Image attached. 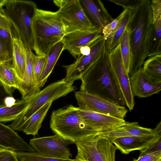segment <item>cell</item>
Wrapping results in <instances>:
<instances>
[{
  "label": "cell",
  "mask_w": 161,
  "mask_h": 161,
  "mask_svg": "<svg viewBox=\"0 0 161 161\" xmlns=\"http://www.w3.org/2000/svg\"><path fill=\"white\" fill-rule=\"evenodd\" d=\"M12 61V60L9 58L3 44L0 41V63Z\"/></svg>",
  "instance_id": "ab89813d"
},
{
  "label": "cell",
  "mask_w": 161,
  "mask_h": 161,
  "mask_svg": "<svg viewBox=\"0 0 161 161\" xmlns=\"http://www.w3.org/2000/svg\"><path fill=\"white\" fill-rule=\"evenodd\" d=\"M50 126L55 134L75 144L97 132L82 118L78 107L71 104L53 111Z\"/></svg>",
  "instance_id": "277c9868"
},
{
  "label": "cell",
  "mask_w": 161,
  "mask_h": 161,
  "mask_svg": "<svg viewBox=\"0 0 161 161\" xmlns=\"http://www.w3.org/2000/svg\"><path fill=\"white\" fill-rule=\"evenodd\" d=\"M56 12L63 24L66 34L99 27L87 17L80 0H68Z\"/></svg>",
  "instance_id": "ba28073f"
},
{
  "label": "cell",
  "mask_w": 161,
  "mask_h": 161,
  "mask_svg": "<svg viewBox=\"0 0 161 161\" xmlns=\"http://www.w3.org/2000/svg\"><path fill=\"white\" fill-rule=\"evenodd\" d=\"M130 78L134 96L147 97L158 93L161 90V80L150 76L144 71L142 67Z\"/></svg>",
  "instance_id": "5bb4252c"
},
{
  "label": "cell",
  "mask_w": 161,
  "mask_h": 161,
  "mask_svg": "<svg viewBox=\"0 0 161 161\" xmlns=\"http://www.w3.org/2000/svg\"><path fill=\"white\" fill-rule=\"evenodd\" d=\"M161 151V136L159 137L145 148L140 150L139 156Z\"/></svg>",
  "instance_id": "836d02e7"
},
{
  "label": "cell",
  "mask_w": 161,
  "mask_h": 161,
  "mask_svg": "<svg viewBox=\"0 0 161 161\" xmlns=\"http://www.w3.org/2000/svg\"><path fill=\"white\" fill-rule=\"evenodd\" d=\"M75 96L80 109L121 119H124L128 112L124 106L96 95L79 91Z\"/></svg>",
  "instance_id": "9c48e42d"
},
{
  "label": "cell",
  "mask_w": 161,
  "mask_h": 161,
  "mask_svg": "<svg viewBox=\"0 0 161 161\" xmlns=\"http://www.w3.org/2000/svg\"><path fill=\"white\" fill-rule=\"evenodd\" d=\"M127 9H124L118 17L115 19H113L110 22L103 27L102 34L105 40L106 41L115 32Z\"/></svg>",
  "instance_id": "4dcf8cb0"
},
{
  "label": "cell",
  "mask_w": 161,
  "mask_h": 161,
  "mask_svg": "<svg viewBox=\"0 0 161 161\" xmlns=\"http://www.w3.org/2000/svg\"><path fill=\"white\" fill-rule=\"evenodd\" d=\"M0 147L18 152H36L35 149L8 125L0 122Z\"/></svg>",
  "instance_id": "e0dca14e"
},
{
  "label": "cell",
  "mask_w": 161,
  "mask_h": 161,
  "mask_svg": "<svg viewBox=\"0 0 161 161\" xmlns=\"http://www.w3.org/2000/svg\"><path fill=\"white\" fill-rule=\"evenodd\" d=\"M142 67L144 71L151 77L161 80V54L149 57Z\"/></svg>",
  "instance_id": "4316f807"
},
{
  "label": "cell",
  "mask_w": 161,
  "mask_h": 161,
  "mask_svg": "<svg viewBox=\"0 0 161 161\" xmlns=\"http://www.w3.org/2000/svg\"><path fill=\"white\" fill-rule=\"evenodd\" d=\"M26 64L23 78L18 90L21 99L40 91L36 83L34 74L33 59L35 54L30 49L25 48Z\"/></svg>",
  "instance_id": "ac0fdd59"
},
{
  "label": "cell",
  "mask_w": 161,
  "mask_h": 161,
  "mask_svg": "<svg viewBox=\"0 0 161 161\" xmlns=\"http://www.w3.org/2000/svg\"><path fill=\"white\" fill-rule=\"evenodd\" d=\"M161 136L157 132L147 135L118 138L111 141L117 149L124 154H128L134 151L143 149Z\"/></svg>",
  "instance_id": "2e32d148"
},
{
  "label": "cell",
  "mask_w": 161,
  "mask_h": 161,
  "mask_svg": "<svg viewBox=\"0 0 161 161\" xmlns=\"http://www.w3.org/2000/svg\"><path fill=\"white\" fill-rule=\"evenodd\" d=\"M16 100L13 96H8L4 100V103L6 106H11L16 103Z\"/></svg>",
  "instance_id": "60d3db41"
},
{
  "label": "cell",
  "mask_w": 161,
  "mask_h": 161,
  "mask_svg": "<svg viewBox=\"0 0 161 161\" xmlns=\"http://www.w3.org/2000/svg\"><path fill=\"white\" fill-rule=\"evenodd\" d=\"M75 144L77 150L75 158L80 161H115L117 149L102 132H94Z\"/></svg>",
  "instance_id": "52a82bcc"
},
{
  "label": "cell",
  "mask_w": 161,
  "mask_h": 161,
  "mask_svg": "<svg viewBox=\"0 0 161 161\" xmlns=\"http://www.w3.org/2000/svg\"><path fill=\"white\" fill-rule=\"evenodd\" d=\"M46 58V56H39L35 55L34 56L33 59L34 74L35 80L38 87L39 79Z\"/></svg>",
  "instance_id": "d6a6232c"
},
{
  "label": "cell",
  "mask_w": 161,
  "mask_h": 161,
  "mask_svg": "<svg viewBox=\"0 0 161 161\" xmlns=\"http://www.w3.org/2000/svg\"><path fill=\"white\" fill-rule=\"evenodd\" d=\"M153 23L161 18V0L151 1Z\"/></svg>",
  "instance_id": "8d00e7d4"
},
{
  "label": "cell",
  "mask_w": 161,
  "mask_h": 161,
  "mask_svg": "<svg viewBox=\"0 0 161 161\" xmlns=\"http://www.w3.org/2000/svg\"><path fill=\"white\" fill-rule=\"evenodd\" d=\"M132 11L127 9L115 32L106 40L107 49L108 52L119 44L121 37L130 20Z\"/></svg>",
  "instance_id": "484cf974"
},
{
  "label": "cell",
  "mask_w": 161,
  "mask_h": 161,
  "mask_svg": "<svg viewBox=\"0 0 161 161\" xmlns=\"http://www.w3.org/2000/svg\"><path fill=\"white\" fill-rule=\"evenodd\" d=\"M52 103L53 102L47 103L32 115L24 124L21 131L26 135H37Z\"/></svg>",
  "instance_id": "603a6c76"
},
{
  "label": "cell",
  "mask_w": 161,
  "mask_h": 161,
  "mask_svg": "<svg viewBox=\"0 0 161 161\" xmlns=\"http://www.w3.org/2000/svg\"><path fill=\"white\" fill-rule=\"evenodd\" d=\"M12 92L6 88L0 82V108L5 106V99L8 96H13Z\"/></svg>",
  "instance_id": "f35d334b"
},
{
  "label": "cell",
  "mask_w": 161,
  "mask_h": 161,
  "mask_svg": "<svg viewBox=\"0 0 161 161\" xmlns=\"http://www.w3.org/2000/svg\"><path fill=\"white\" fill-rule=\"evenodd\" d=\"M80 2L83 9L97 26L103 27L113 19L100 0H96V2L92 0H82Z\"/></svg>",
  "instance_id": "ffe728a7"
},
{
  "label": "cell",
  "mask_w": 161,
  "mask_h": 161,
  "mask_svg": "<svg viewBox=\"0 0 161 161\" xmlns=\"http://www.w3.org/2000/svg\"><path fill=\"white\" fill-rule=\"evenodd\" d=\"M78 108L82 118L98 132H104L113 130L124 125L126 122L124 119Z\"/></svg>",
  "instance_id": "9a60e30c"
},
{
  "label": "cell",
  "mask_w": 161,
  "mask_h": 161,
  "mask_svg": "<svg viewBox=\"0 0 161 161\" xmlns=\"http://www.w3.org/2000/svg\"><path fill=\"white\" fill-rule=\"evenodd\" d=\"M133 161H161V151L139 156Z\"/></svg>",
  "instance_id": "74e56055"
},
{
  "label": "cell",
  "mask_w": 161,
  "mask_h": 161,
  "mask_svg": "<svg viewBox=\"0 0 161 161\" xmlns=\"http://www.w3.org/2000/svg\"><path fill=\"white\" fill-rule=\"evenodd\" d=\"M0 82L6 88L12 92L19 88L21 81L16 74L11 62L0 63Z\"/></svg>",
  "instance_id": "cb8c5ba5"
},
{
  "label": "cell",
  "mask_w": 161,
  "mask_h": 161,
  "mask_svg": "<svg viewBox=\"0 0 161 161\" xmlns=\"http://www.w3.org/2000/svg\"><path fill=\"white\" fill-rule=\"evenodd\" d=\"M80 54L84 56L87 55L90 53L91 48L88 46H82L80 48Z\"/></svg>",
  "instance_id": "b9f144b4"
},
{
  "label": "cell",
  "mask_w": 161,
  "mask_h": 161,
  "mask_svg": "<svg viewBox=\"0 0 161 161\" xmlns=\"http://www.w3.org/2000/svg\"><path fill=\"white\" fill-rule=\"evenodd\" d=\"M108 57L115 80L125 105L130 111L135 105L134 96L131 90L129 75L123 61L119 44L108 52Z\"/></svg>",
  "instance_id": "30bf717a"
},
{
  "label": "cell",
  "mask_w": 161,
  "mask_h": 161,
  "mask_svg": "<svg viewBox=\"0 0 161 161\" xmlns=\"http://www.w3.org/2000/svg\"><path fill=\"white\" fill-rule=\"evenodd\" d=\"M108 54L106 42L100 56L81 77L80 91L98 95L124 106L125 103L115 80Z\"/></svg>",
  "instance_id": "7a4b0ae2"
},
{
  "label": "cell",
  "mask_w": 161,
  "mask_h": 161,
  "mask_svg": "<svg viewBox=\"0 0 161 161\" xmlns=\"http://www.w3.org/2000/svg\"><path fill=\"white\" fill-rule=\"evenodd\" d=\"M119 44L123 61L126 70L129 74L130 64L131 53L129 32L127 27L121 37Z\"/></svg>",
  "instance_id": "83f0119b"
},
{
  "label": "cell",
  "mask_w": 161,
  "mask_h": 161,
  "mask_svg": "<svg viewBox=\"0 0 161 161\" xmlns=\"http://www.w3.org/2000/svg\"><path fill=\"white\" fill-rule=\"evenodd\" d=\"M103 27L85 31H78L65 35L61 41L64 50H67L75 58L80 54V49L84 46H90L103 35Z\"/></svg>",
  "instance_id": "4fadbf2b"
},
{
  "label": "cell",
  "mask_w": 161,
  "mask_h": 161,
  "mask_svg": "<svg viewBox=\"0 0 161 161\" xmlns=\"http://www.w3.org/2000/svg\"><path fill=\"white\" fill-rule=\"evenodd\" d=\"M64 50V44L61 41L53 47L46 55V61L38 83V86L40 90L47 82L59 57Z\"/></svg>",
  "instance_id": "7402d4cb"
},
{
  "label": "cell",
  "mask_w": 161,
  "mask_h": 161,
  "mask_svg": "<svg viewBox=\"0 0 161 161\" xmlns=\"http://www.w3.org/2000/svg\"><path fill=\"white\" fill-rule=\"evenodd\" d=\"M33 49L37 55L46 56L51 48L66 34L57 12L37 8L32 26Z\"/></svg>",
  "instance_id": "3957f363"
},
{
  "label": "cell",
  "mask_w": 161,
  "mask_h": 161,
  "mask_svg": "<svg viewBox=\"0 0 161 161\" xmlns=\"http://www.w3.org/2000/svg\"><path fill=\"white\" fill-rule=\"evenodd\" d=\"M16 36L12 32L0 28V41L12 60L13 37Z\"/></svg>",
  "instance_id": "1f68e13d"
},
{
  "label": "cell",
  "mask_w": 161,
  "mask_h": 161,
  "mask_svg": "<svg viewBox=\"0 0 161 161\" xmlns=\"http://www.w3.org/2000/svg\"><path fill=\"white\" fill-rule=\"evenodd\" d=\"M28 97L16 102L11 106L0 108V122L13 121L25 110L28 106Z\"/></svg>",
  "instance_id": "d4e9b609"
},
{
  "label": "cell",
  "mask_w": 161,
  "mask_h": 161,
  "mask_svg": "<svg viewBox=\"0 0 161 161\" xmlns=\"http://www.w3.org/2000/svg\"><path fill=\"white\" fill-rule=\"evenodd\" d=\"M72 142L55 134L31 139L30 144L40 155L47 157L69 159L72 156L68 146Z\"/></svg>",
  "instance_id": "8fae6325"
},
{
  "label": "cell",
  "mask_w": 161,
  "mask_h": 161,
  "mask_svg": "<svg viewBox=\"0 0 161 161\" xmlns=\"http://www.w3.org/2000/svg\"><path fill=\"white\" fill-rule=\"evenodd\" d=\"M116 4L121 6L124 9L133 10L137 7L140 0H108Z\"/></svg>",
  "instance_id": "e575fe53"
},
{
  "label": "cell",
  "mask_w": 161,
  "mask_h": 161,
  "mask_svg": "<svg viewBox=\"0 0 161 161\" xmlns=\"http://www.w3.org/2000/svg\"><path fill=\"white\" fill-rule=\"evenodd\" d=\"M68 0H53L54 3L57 7L60 8L62 7L67 2Z\"/></svg>",
  "instance_id": "7bdbcfd3"
},
{
  "label": "cell",
  "mask_w": 161,
  "mask_h": 161,
  "mask_svg": "<svg viewBox=\"0 0 161 161\" xmlns=\"http://www.w3.org/2000/svg\"><path fill=\"white\" fill-rule=\"evenodd\" d=\"M18 161H80L76 159H63L42 156L36 152L14 151Z\"/></svg>",
  "instance_id": "f1b7e54d"
},
{
  "label": "cell",
  "mask_w": 161,
  "mask_h": 161,
  "mask_svg": "<svg viewBox=\"0 0 161 161\" xmlns=\"http://www.w3.org/2000/svg\"><path fill=\"white\" fill-rule=\"evenodd\" d=\"M0 161H18L14 151L0 147Z\"/></svg>",
  "instance_id": "d590c367"
},
{
  "label": "cell",
  "mask_w": 161,
  "mask_h": 161,
  "mask_svg": "<svg viewBox=\"0 0 161 161\" xmlns=\"http://www.w3.org/2000/svg\"><path fill=\"white\" fill-rule=\"evenodd\" d=\"M74 83L64 78L50 84L42 90L28 96L27 107L8 126L14 130L21 131L25 123L39 108L47 103L53 102L76 90Z\"/></svg>",
  "instance_id": "8992f818"
},
{
  "label": "cell",
  "mask_w": 161,
  "mask_h": 161,
  "mask_svg": "<svg viewBox=\"0 0 161 161\" xmlns=\"http://www.w3.org/2000/svg\"><path fill=\"white\" fill-rule=\"evenodd\" d=\"M106 42L102 35L89 46L91 52L89 54L79 55L72 64L63 65L66 75L64 78L67 81L74 82L80 80L86 71L101 55Z\"/></svg>",
  "instance_id": "7c38bea8"
},
{
  "label": "cell",
  "mask_w": 161,
  "mask_h": 161,
  "mask_svg": "<svg viewBox=\"0 0 161 161\" xmlns=\"http://www.w3.org/2000/svg\"><path fill=\"white\" fill-rule=\"evenodd\" d=\"M155 132L161 133L155 128L152 129L141 126L137 122L126 121L124 125L113 130L102 133L111 141L119 137L147 135Z\"/></svg>",
  "instance_id": "d6986e66"
},
{
  "label": "cell",
  "mask_w": 161,
  "mask_h": 161,
  "mask_svg": "<svg viewBox=\"0 0 161 161\" xmlns=\"http://www.w3.org/2000/svg\"><path fill=\"white\" fill-rule=\"evenodd\" d=\"M12 40V65L21 82L24 76L26 64L25 48L22 42L17 37H13Z\"/></svg>",
  "instance_id": "44dd1931"
},
{
  "label": "cell",
  "mask_w": 161,
  "mask_h": 161,
  "mask_svg": "<svg viewBox=\"0 0 161 161\" xmlns=\"http://www.w3.org/2000/svg\"><path fill=\"white\" fill-rule=\"evenodd\" d=\"M37 5L33 2L6 0L3 13L10 22L13 31L25 48L33 49L32 26Z\"/></svg>",
  "instance_id": "5b68a950"
},
{
  "label": "cell",
  "mask_w": 161,
  "mask_h": 161,
  "mask_svg": "<svg viewBox=\"0 0 161 161\" xmlns=\"http://www.w3.org/2000/svg\"><path fill=\"white\" fill-rule=\"evenodd\" d=\"M153 23V41L151 50L148 57L161 54V18Z\"/></svg>",
  "instance_id": "f546056e"
},
{
  "label": "cell",
  "mask_w": 161,
  "mask_h": 161,
  "mask_svg": "<svg viewBox=\"0 0 161 161\" xmlns=\"http://www.w3.org/2000/svg\"><path fill=\"white\" fill-rule=\"evenodd\" d=\"M130 36V76L140 68L150 52L152 45L153 23L150 0H140L132 11L127 25Z\"/></svg>",
  "instance_id": "6da1fadb"
}]
</instances>
